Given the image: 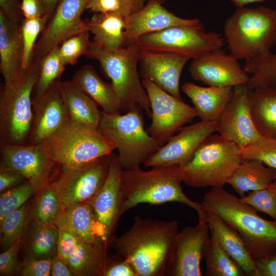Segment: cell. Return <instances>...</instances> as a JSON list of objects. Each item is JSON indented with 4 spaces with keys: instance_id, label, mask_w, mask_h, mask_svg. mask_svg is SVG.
Listing matches in <instances>:
<instances>
[{
    "instance_id": "obj_1",
    "label": "cell",
    "mask_w": 276,
    "mask_h": 276,
    "mask_svg": "<svg viewBox=\"0 0 276 276\" xmlns=\"http://www.w3.org/2000/svg\"><path fill=\"white\" fill-rule=\"evenodd\" d=\"M178 228L176 220L166 222L137 216L129 229L113 237L110 246L131 264L137 276L167 275Z\"/></svg>"
},
{
    "instance_id": "obj_2",
    "label": "cell",
    "mask_w": 276,
    "mask_h": 276,
    "mask_svg": "<svg viewBox=\"0 0 276 276\" xmlns=\"http://www.w3.org/2000/svg\"><path fill=\"white\" fill-rule=\"evenodd\" d=\"M122 215L140 203L159 205L176 202L195 210L198 219L205 220L201 203L190 199L181 186V166H156L149 171L140 167L122 170L121 173Z\"/></svg>"
},
{
    "instance_id": "obj_3",
    "label": "cell",
    "mask_w": 276,
    "mask_h": 276,
    "mask_svg": "<svg viewBox=\"0 0 276 276\" xmlns=\"http://www.w3.org/2000/svg\"><path fill=\"white\" fill-rule=\"evenodd\" d=\"M201 204L238 233L254 260L276 253L275 220L262 218L253 207L223 187H212Z\"/></svg>"
},
{
    "instance_id": "obj_4",
    "label": "cell",
    "mask_w": 276,
    "mask_h": 276,
    "mask_svg": "<svg viewBox=\"0 0 276 276\" xmlns=\"http://www.w3.org/2000/svg\"><path fill=\"white\" fill-rule=\"evenodd\" d=\"M141 49L135 43L112 49L91 41L85 56L99 63L121 103V110L126 113L136 105L151 116L148 95L140 79L137 70Z\"/></svg>"
},
{
    "instance_id": "obj_5",
    "label": "cell",
    "mask_w": 276,
    "mask_h": 276,
    "mask_svg": "<svg viewBox=\"0 0 276 276\" xmlns=\"http://www.w3.org/2000/svg\"><path fill=\"white\" fill-rule=\"evenodd\" d=\"M223 30L229 53L238 60L269 52L276 43V9L238 7Z\"/></svg>"
},
{
    "instance_id": "obj_6",
    "label": "cell",
    "mask_w": 276,
    "mask_h": 276,
    "mask_svg": "<svg viewBox=\"0 0 276 276\" xmlns=\"http://www.w3.org/2000/svg\"><path fill=\"white\" fill-rule=\"evenodd\" d=\"M40 60L16 79L4 84L0 93V143L28 144L33 121L32 95L39 72Z\"/></svg>"
},
{
    "instance_id": "obj_7",
    "label": "cell",
    "mask_w": 276,
    "mask_h": 276,
    "mask_svg": "<svg viewBox=\"0 0 276 276\" xmlns=\"http://www.w3.org/2000/svg\"><path fill=\"white\" fill-rule=\"evenodd\" d=\"M141 109L136 105L123 114L102 111L98 129L116 145L125 170L140 167L164 145L145 129Z\"/></svg>"
},
{
    "instance_id": "obj_8",
    "label": "cell",
    "mask_w": 276,
    "mask_h": 276,
    "mask_svg": "<svg viewBox=\"0 0 276 276\" xmlns=\"http://www.w3.org/2000/svg\"><path fill=\"white\" fill-rule=\"evenodd\" d=\"M243 161L240 148L219 134H211L199 146L191 160L181 166L183 181L201 188L223 187Z\"/></svg>"
},
{
    "instance_id": "obj_9",
    "label": "cell",
    "mask_w": 276,
    "mask_h": 276,
    "mask_svg": "<svg viewBox=\"0 0 276 276\" xmlns=\"http://www.w3.org/2000/svg\"><path fill=\"white\" fill-rule=\"evenodd\" d=\"M42 144L56 164L68 166L87 164L116 149L98 128L71 119Z\"/></svg>"
},
{
    "instance_id": "obj_10",
    "label": "cell",
    "mask_w": 276,
    "mask_h": 276,
    "mask_svg": "<svg viewBox=\"0 0 276 276\" xmlns=\"http://www.w3.org/2000/svg\"><path fill=\"white\" fill-rule=\"evenodd\" d=\"M133 43L141 49L178 53L194 59L225 45L221 34L204 28L175 26L144 34Z\"/></svg>"
},
{
    "instance_id": "obj_11",
    "label": "cell",
    "mask_w": 276,
    "mask_h": 276,
    "mask_svg": "<svg viewBox=\"0 0 276 276\" xmlns=\"http://www.w3.org/2000/svg\"><path fill=\"white\" fill-rule=\"evenodd\" d=\"M111 154L82 165H61L55 182L62 208L76 203L90 204L107 179Z\"/></svg>"
},
{
    "instance_id": "obj_12",
    "label": "cell",
    "mask_w": 276,
    "mask_h": 276,
    "mask_svg": "<svg viewBox=\"0 0 276 276\" xmlns=\"http://www.w3.org/2000/svg\"><path fill=\"white\" fill-rule=\"evenodd\" d=\"M142 84L149 99L152 122L147 131L165 144L187 123L197 117L194 107L166 92L153 82L143 79Z\"/></svg>"
},
{
    "instance_id": "obj_13",
    "label": "cell",
    "mask_w": 276,
    "mask_h": 276,
    "mask_svg": "<svg viewBox=\"0 0 276 276\" xmlns=\"http://www.w3.org/2000/svg\"><path fill=\"white\" fill-rule=\"evenodd\" d=\"M123 169L118 155L112 153L107 179L90 203L96 219L98 242L106 250L122 216L121 178Z\"/></svg>"
},
{
    "instance_id": "obj_14",
    "label": "cell",
    "mask_w": 276,
    "mask_h": 276,
    "mask_svg": "<svg viewBox=\"0 0 276 276\" xmlns=\"http://www.w3.org/2000/svg\"><path fill=\"white\" fill-rule=\"evenodd\" d=\"M0 167L22 175L37 192L50 182L56 164L42 144L12 145L0 143Z\"/></svg>"
},
{
    "instance_id": "obj_15",
    "label": "cell",
    "mask_w": 276,
    "mask_h": 276,
    "mask_svg": "<svg viewBox=\"0 0 276 276\" xmlns=\"http://www.w3.org/2000/svg\"><path fill=\"white\" fill-rule=\"evenodd\" d=\"M88 1L60 0L35 45L33 59L40 60L66 39L82 32H90L88 20L81 18Z\"/></svg>"
},
{
    "instance_id": "obj_16",
    "label": "cell",
    "mask_w": 276,
    "mask_h": 276,
    "mask_svg": "<svg viewBox=\"0 0 276 276\" xmlns=\"http://www.w3.org/2000/svg\"><path fill=\"white\" fill-rule=\"evenodd\" d=\"M210 227L198 219L195 226H188L176 236L167 275L201 276V261L210 239Z\"/></svg>"
},
{
    "instance_id": "obj_17",
    "label": "cell",
    "mask_w": 276,
    "mask_h": 276,
    "mask_svg": "<svg viewBox=\"0 0 276 276\" xmlns=\"http://www.w3.org/2000/svg\"><path fill=\"white\" fill-rule=\"evenodd\" d=\"M216 132L240 148L264 137L253 121L246 85L234 87L231 98L218 120Z\"/></svg>"
},
{
    "instance_id": "obj_18",
    "label": "cell",
    "mask_w": 276,
    "mask_h": 276,
    "mask_svg": "<svg viewBox=\"0 0 276 276\" xmlns=\"http://www.w3.org/2000/svg\"><path fill=\"white\" fill-rule=\"evenodd\" d=\"M218 121H201L184 126L165 145L144 163L146 167L184 166L192 158L201 144L216 132Z\"/></svg>"
},
{
    "instance_id": "obj_19",
    "label": "cell",
    "mask_w": 276,
    "mask_h": 276,
    "mask_svg": "<svg viewBox=\"0 0 276 276\" xmlns=\"http://www.w3.org/2000/svg\"><path fill=\"white\" fill-rule=\"evenodd\" d=\"M60 79L41 95L32 96L33 121L27 145L42 144L70 120L62 98Z\"/></svg>"
},
{
    "instance_id": "obj_20",
    "label": "cell",
    "mask_w": 276,
    "mask_h": 276,
    "mask_svg": "<svg viewBox=\"0 0 276 276\" xmlns=\"http://www.w3.org/2000/svg\"><path fill=\"white\" fill-rule=\"evenodd\" d=\"M189 71L192 79L209 86L234 87L247 85L249 79L238 59L221 49L193 59Z\"/></svg>"
},
{
    "instance_id": "obj_21",
    "label": "cell",
    "mask_w": 276,
    "mask_h": 276,
    "mask_svg": "<svg viewBox=\"0 0 276 276\" xmlns=\"http://www.w3.org/2000/svg\"><path fill=\"white\" fill-rule=\"evenodd\" d=\"M190 59L173 52L141 49L140 75L143 79L151 81L166 92L182 100L179 90L180 78L185 64Z\"/></svg>"
},
{
    "instance_id": "obj_22",
    "label": "cell",
    "mask_w": 276,
    "mask_h": 276,
    "mask_svg": "<svg viewBox=\"0 0 276 276\" xmlns=\"http://www.w3.org/2000/svg\"><path fill=\"white\" fill-rule=\"evenodd\" d=\"M158 0H148L139 11L126 18L125 46L133 44L140 36L175 26L204 28L198 18L186 19L170 12Z\"/></svg>"
},
{
    "instance_id": "obj_23",
    "label": "cell",
    "mask_w": 276,
    "mask_h": 276,
    "mask_svg": "<svg viewBox=\"0 0 276 276\" xmlns=\"http://www.w3.org/2000/svg\"><path fill=\"white\" fill-rule=\"evenodd\" d=\"M24 47L20 25L0 10V70L8 84L18 77L22 68Z\"/></svg>"
},
{
    "instance_id": "obj_24",
    "label": "cell",
    "mask_w": 276,
    "mask_h": 276,
    "mask_svg": "<svg viewBox=\"0 0 276 276\" xmlns=\"http://www.w3.org/2000/svg\"><path fill=\"white\" fill-rule=\"evenodd\" d=\"M203 211L211 234L241 267L246 275L254 276V260L240 235L217 215L207 210Z\"/></svg>"
},
{
    "instance_id": "obj_25",
    "label": "cell",
    "mask_w": 276,
    "mask_h": 276,
    "mask_svg": "<svg viewBox=\"0 0 276 276\" xmlns=\"http://www.w3.org/2000/svg\"><path fill=\"white\" fill-rule=\"evenodd\" d=\"M234 87H203L186 82L182 91L190 98L201 121H218L233 94Z\"/></svg>"
},
{
    "instance_id": "obj_26",
    "label": "cell",
    "mask_w": 276,
    "mask_h": 276,
    "mask_svg": "<svg viewBox=\"0 0 276 276\" xmlns=\"http://www.w3.org/2000/svg\"><path fill=\"white\" fill-rule=\"evenodd\" d=\"M72 80L104 112H120L121 103L112 84L104 82L93 66L86 64L81 67L76 72Z\"/></svg>"
},
{
    "instance_id": "obj_27",
    "label": "cell",
    "mask_w": 276,
    "mask_h": 276,
    "mask_svg": "<svg viewBox=\"0 0 276 276\" xmlns=\"http://www.w3.org/2000/svg\"><path fill=\"white\" fill-rule=\"evenodd\" d=\"M60 91L70 119L98 128L102 111L98 104L73 81H60Z\"/></svg>"
},
{
    "instance_id": "obj_28",
    "label": "cell",
    "mask_w": 276,
    "mask_h": 276,
    "mask_svg": "<svg viewBox=\"0 0 276 276\" xmlns=\"http://www.w3.org/2000/svg\"><path fill=\"white\" fill-rule=\"evenodd\" d=\"M275 180V169L260 160L251 159L241 163L228 183L242 197L246 192L264 189Z\"/></svg>"
},
{
    "instance_id": "obj_29",
    "label": "cell",
    "mask_w": 276,
    "mask_h": 276,
    "mask_svg": "<svg viewBox=\"0 0 276 276\" xmlns=\"http://www.w3.org/2000/svg\"><path fill=\"white\" fill-rule=\"evenodd\" d=\"M253 121L262 135L276 139V90L258 86L249 89Z\"/></svg>"
},
{
    "instance_id": "obj_30",
    "label": "cell",
    "mask_w": 276,
    "mask_h": 276,
    "mask_svg": "<svg viewBox=\"0 0 276 276\" xmlns=\"http://www.w3.org/2000/svg\"><path fill=\"white\" fill-rule=\"evenodd\" d=\"M54 225L58 229H70L85 242L99 244L95 216L89 204L76 203L62 208Z\"/></svg>"
},
{
    "instance_id": "obj_31",
    "label": "cell",
    "mask_w": 276,
    "mask_h": 276,
    "mask_svg": "<svg viewBox=\"0 0 276 276\" xmlns=\"http://www.w3.org/2000/svg\"><path fill=\"white\" fill-rule=\"evenodd\" d=\"M88 24L95 42L112 49L125 46L126 18L120 13H97Z\"/></svg>"
},
{
    "instance_id": "obj_32",
    "label": "cell",
    "mask_w": 276,
    "mask_h": 276,
    "mask_svg": "<svg viewBox=\"0 0 276 276\" xmlns=\"http://www.w3.org/2000/svg\"><path fill=\"white\" fill-rule=\"evenodd\" d=\"M106 251L99 244L81 240L67 265L76 276H102L108 259Z\"/></svg>"
},
{
    "instance_id": "obj_33",
    "label": "cell",
    "mask_w": 276,
    "mask_h": 276,
    "mask_svg": "<svg viewBox=\"0 0 276 276\" xmlns=\"http://www.w3.org/2000/svg\"><path fill=\"white\" fill-rule=\"evenodd\" d=\"M61 210L57 185L55 181L50 182L31 199L28 213L29 225H54Z\"/></svg>"
},
{
    "instance_id": "obj_34",
    "label": "cell",
    "mask_w": 276,
    "mask_h": 276,
    "mask_svg": "<svg viewBox=\"0 0 276 276\" xmlns=\"http://www.w3.org/2000/svg\"><path fill=\"white\" fill-rule=\"evenodd\" d=\"M25 258L52 259L57 255L59 229L53 224L31 225Z\"/></svg>"
},
{
    "instance_id": "obj_35",
    "label": "cell",
    "mask_w": 276,
    "mask_h": 276,
    "mask_svg": "<svg viewBox=\"0 0 276 276\" xmlns=\"http://www.w3.org/2000/svg\"><path fill=\"white\" fill-rule=\"evenodd\" d=\"M249 75L247 88L267 87L276 90V52L260 54L245 60L243 66Z\"/></svg>"
},
{
    "instance_id": "obj_36",
    "label": "cell",
    "mask_w": 276,
    "mask_h": 276,
    "mask_svg": "<svg viewBox=\"0 0 276 276\" xmlns=\"http://www.w3.org/2000/svg\"><path fill=\"white\" fill-rule=\"evenodd\" d=\"M203 258L207 276H244L241 267L228 255L211 234Z\"/></svg>"
},
{
    "instance_id": "obj_37",
    "label": "cell",
    "mask_w": 276,
    "mask_h": 276,
    "mask_svg": "<svg viewBox=\"0 0 276 276\" xmlns=\"http://www.w3.org/2000/svg\"><path fill=\"white\" fill-rule=\"evenodd\" d=\"M59 47H55L40 59L39 76L32 96L41 95L60 79L65 65L60 57Z\"/></svg>"
},
{
    "instance_id": "obj_38",
    "label": "cell",
    "mask_w": 276,
    "mask_h": 276,
    "mask_svg": "<svg viewBox=\"0 0 276 276\" xmlns=\"http://www.w3.org/2000/svg\"><path fill=\"white\" fill-rule=\"evenodd\" d=\"M31 199L9 214L0 222L1 243L8 248L24 237L29 225L28 213Z\"/></svg>"
},
{
    "instance_id": "obj_39",
    "label": "cell",
    "mask_w": 276,
    "mask_h": 276,
    "mask_svg": "<svg viewBox=\"0 0 276 276\" xmlns=\"http://www.w3.org/2000/svg\"><path fill=\"white\" fill-rule=\"evenodd\" d=\"M48 20V17L45 15L39 17L24 18L20 24L24 47L22 64L24 70L28 68L31 64L36 40L45 28Z\"/></svg>"
},
{
    "instance_id": "obj_40",
    "label": "cell",
    "mask_w": 276,
    "mask_h": 276,
    "mask_svg": "<svg viewBox=\"0 0 276 276\" xmlns=\"http://www.w3.org/2000/svg\"><path fill=\"white\" fill-rule=\"evenodd\" d=\"M35 192L27 180L20 185L1 193L0 222L9 214L27 202Z\"/></svg>"
},
{
    "instance_id": "obj_41",
    "label": "cell",
    "mask_w": 276,
    "mask_h": 276,
    "mask_svg": "<svg viewBox=\"0 0 276 276\" xmlns=\"http://www.w3.org/2000/svg\"><path fill=\"white\" fill-rule=\"evenodd\" d=\"M243 160L257 159L276 170V139L266 136L257 143L240 148Z\"/></svg>"
},
{
    "instance_id": "obj_42",
    "label": "cell",
    "mask_w": 276,
    "mask_h": 276,
    "mask_svg": "<svg viewBox=\"0 0 276 276\" xmlns=\"http://www.w3.org/2000/svg\"><path fill=\"white\" fill-rule=\"evenodd\" d=\"M240 199L257 211L264 213L276 221V180L267 188L252 191Z\"/></svg>"
},
{
    "instance_id": "obj_43",
    "label": "cell",
    "mask_w": 276,
    "mask_h": 276,
    "mask_svg": "<svg viewBox=\"0 0 276 276\" xmlns=\"http://www.w3.org/2000/svg\"><path fill=\"white\" fill-rule=\"evenodd\" d=\"M89 31H84L63 41L59 47V55L63 64L73 65L82 55H85L91 41Z\"/></svg>"
},
{
    "instance_id": "obj_44",
    "label": "cell",
    "mask_w": 276,
    "mask_h": 276,
    "mask_svg": "<svg viewBox=\"0 0 276 276\" xmlns=\"http://www.w3.org/2000/svg\"><path fill=\"white\" fill-rule=\"evenodd\" d=\"M81 240L70 229L59 228L57 242V255L67 265L68 260Z\"/></svg>"
},
{
    "instance_id": "obj_45",
    "label": "cell",
    "mask_w": 276,
    "mask_h": 276,
    "mask_svg": "<svg viewBox=\"0 0 276 276\" xmlns=\"http://www.w3.org/2000/svg\"><path fill=\"white\" fill-rule=\"evenodd\" d=\"M51 263V258H25L19 264L16 274L21 276H49Z\"/></svg>"
},
{
    "instance_id": "obj_46",
    "label": "cell",
    "mask_w": 276,
    "mask_h": 276,
    "mask_svg": "<svg viewBox=\"0 0 276 276\" xmlns=\"http://www.w3.org/2000/svg\"><path fill=\"white\" fill-rule=\"evenodd\" d=\"M23 238H20L10 245L0 255V275H14L17 273L18 267V253Z\"/></svg>"
},
{
    "instance_id": "obj_47",
    "label": "cell",
    "mask_w": 276,
    "mask_h": 276,
    "mask_svg": "<svg viewBox=\"0 0 276 276\" xmlns=\"http://www.w3.org/2000/svg\"><path fill=\"white\" fill-rule=\"evenodd\" d=\"M102 276H137L131 264L122 256L116 255L114 260L107 259Z\"/></svg>"
},
{
    "instance_id": "obj_48",
    "label": "cell",
    "mask_w": 276,
    "mask_h": 276,
    "mask_svg": "<svg viewBox=\"0 0 276 276\" xmlns=\"http://www.w3.org/2000/svg\"><path fill=\"white\" fill-rule=\"evenodd\" d=\"M254 276H276V253L254 260Z\"/></svg>"
},
{
    "instance_id": "obj_49",
    "label": "cell",
    "mask_w": 276,
    "mask_h": 276,
    "mask_svg": "<svg viewBox=\"0 0 276 276\" xmlns=\"http://www.w3.org/2000/svg\"><path fill=\"white\" fill-rule=\"evenodd\" d=\"M20 174L0 167V192L2 193L13 188L26 180Z\"/></svg>"
},
{
    "instance_id": "obj_50",
    "label": "cell",
    "mask_w": 276,
    "mask_h": 276,
    "mask_svg": "<svg viewBox=\"0 0 276 276\" xmlns=\"http://www.w3.org/2000/svg\"><path fill=\"white\" fill-rule=\"evenodd\" d=\"M86 9L96 13L113 12L120 13L121 4L119 0H88Z\"/></svg>"
},
{
    "instance_id": "obj_51",
    "label": "cell",
    "mask_w": 276,
    "mask_h": 276,
    "mask_svg": "<svg viewBox=\"0 0 276 276\" xmlns=\"http://www.w3.org/2000/svg\"><path fill=\"white\" fill-rule=\"evenodd\" d=\"M20 5L24 18L30 19L45 15V9L41 0H22Z\"/></svg>"
},
{
    "instance_id": "obj_52",
    "label": "cell",
    "mask_w": 276,
    "mask_h": 276,
    "mask_svg": "<svg viewBox=\"0 0 276 276\" xmlns=\"http://www.w3.org/2000/svg\"><path fill=\"white\" fill-rule=\"evenodd\" d=\"M21 5L17 0H0L1 11L11 20L20 25L22 20Z\"/></svg>"
},
{
    "instance_id": "obj_53",
    "label": "cell",
    "mask_w": 276,
    "mask_h": 276,
    "mask_svg": "<svg viewBox=\"0 0 276 276\" xmlns=\"http://www.w3.org/2000/svg\"><path fill=\"white\" fill-rule=\"evenodd\" d=\"M51 275L75 276L68 265L57 255L52 259Z\"/></svg>"
},
{
    "instance_id": "obj_54",
    "label": "cell",
    "mask_w": 276,
    "mask_h": 276,
    "mask_svg": "<svg viewBox=\"0 0 276 276\" xmlns=\"http://www.w3.org/2000/svg\"><path fill=\"white\" fill-rule=\"evenodd\" d=\"M121 4L120 13L125 18H126L133 11L134 0H119Z\"/></svg>"
},
{
    "instance_id": "obj_55",
    "label": "cell",
    "mask_w": 276,
    "mask_h": 276,
    "mask_svg": "<svg viewBox=\"0 0 276 276\" xmlns=\"http://www.w3.org/2000/svg\"><path fill=\"white\" fill-rule=\"evenodd\" d=\"M44 6L45 15L49 19L51 17V14L55 8V6L59 0H41Z\"/></svg>"
},
{
    "instance_id": "obj_56",
    "label": "cell",
    "mask_w": 276,
    "mask_h": 276,
    "mask_svg": "<svg viewBox=\"0 0 276 276\" xmlns=\"http://www.w3.org/2000/svg\"><path fill=\"white\" fill-rule=\"evenodd\" d=\"M235 6L238 7H244L245 6L257 2H262L265 0H230Z\"/></svg>"
},
{
    "instance_id": "obj_57",
    "label": "cell",
    "mask_w": 276,
    "mask_h": 276,
    "mask_svg": "<svg viewBox=\"0 0 276 276\" xmlns=\"http://www.w3.org/2000/svg\"><path fill=\"white\" fill-rule=\"evenodd\" d=\"M146 1L147 0H134L132 13L135 12L142 8L145 5V3Z\"/></svg>"
},
{
    "instance_id": "obj_58",
    "label": "cell",
    "mask_w": 276,
    "mask_h": 276,
    "mask_svg": "<svg viewBox=\"0 0 276 276\" xmlns=\"http://www.w3.org/2000/svg\"><path fill=\"white\" fill-rule=\"evenodd\" d=\"M158 1L159 2H160L162 4H163V3L164 2V1H165V0H158Z\"/></svg>"
}]
</instances>
